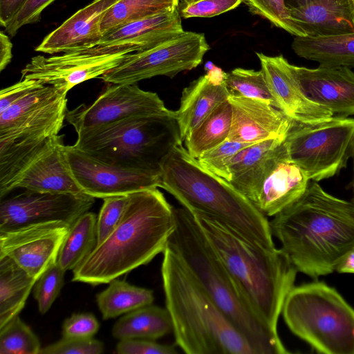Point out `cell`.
I'll return each mask as SVG.
<instances>
[{
	"label": "cell",
	"mask_w": 354,
	"mask_h": 354,
	"mask_svg": "<svg viewBox=\"0 0 354 354\" xmlns=\"http://www.w3.org/2000/svg\"><path fill=\"white\" fill-rule=\"evenodd\" d=\"M297 270L313 278L336 271L354 250V203L310 180L302 196L269 221Z\"/></svg>",
	"instance_id": "6da1fadb"
},
{
	"label": "cell",
	"mask_w": 354,
	"mask_h": 354,
	"mask_svg": "<svg viewBox=\"0 0 354 354\" xmlns=\"http://www.w3.org/2000/svg\"><path fill=\"white\" fill-rule=\"evenodd\" d=\"M175 227L174 207L158 187L128 194L118 224L73 270V281L92 286L109 283L147 264L163 253Z\"/></svg>",
	"instance_id": "7a4b0ae2"
},
{
	"label": "cell",
	"mask_w": 354,
	"mask_h": 354,
	"mask_svg": "<svg viewBox=\"0 0 354 354\" xmlns=\"http://www.w3.org/2000/svg\"><path fill=\"white\" fill-rule=\"evenodd\" d=\"M194 216L252 308L277 330L283 303L298 271L288 256L281 248L268 250L255 244L214 218Z\"/></svg>",
	"instance_id": "3957f363"
},
{
	"label": "cell",
	"mask_w": 354,
	"mask_h": 354,
	"mask_svg": "<svg viewBox=\"0 0 354 354\" xmlns=\"http://www.w3.org/2000/svg\"><path fill=\"white\" fill-rule=\"evenodd\" d=\"M176 227L167 246L211 299L248 341L256 354H287L277 330L254 312L230 276L194 214L174 207Z\"/></svg>",
	"instance_id": "277c9868"
},
{
	"label": "cell",
	"mask_w": 354,
	"mask_h": 354,
	"mask_svg": "<svg viewBox=\"0 0 354 354\" xmlns=\"http://www.w3.org/2000/svg\"><path fill=\"white\" fill-rule=\"evenodd\" d=\"M159 187L192 214L214 218L266 249L276 248L268 218L228 181L205 169L183 143L162 164Z\"/></svg>",
	"instance_id": "5b68a950"
},
{
	"label": "cell",
	"mask_w": 354,
	"mask_h": 354,
	"mask_svg": "<svg viewBox=\"0 0 354 354\" xmlns=\"http://www.w3.org/2000/svg\"><path fill=\"white\" fill-rule=\"evenodd\" d=\"M161 274L176 344L187 354H256L176 254L163 252Z\"/></svg>",
	"instance_id": "8992f818"
},
{
	"label": "cell",
	"mask_w": 354,
	"mask_h": 354,
	"mask_svg": "<svg viewBox=\"0 0 354 354\" xmlns=\"http://www.w3.org/2000/svg\"><path fill=\"white\" fill-rule=\"evenodd\" d=\"M77 149L122 168L160 172L172 150L183 143L175 111L133 116L77 132Z\"/></svg>",
	"instance_id": "52a82bcc"
},
{
	"label": "cell",
	"mask_w": 354,
	"mask_h": 354,
	"mask_svg": "<svg viewBox=\"0 0 354 354\" xmlns=\"http://www.w3.org/2000/svg\"><path fill=\"white\" fill-rule=\"evenodd\" d=\"M281 313L289 329L318 353L354 354V308L326 283L294 286Z\"/></svg>",
	"instance_id": "ba28073f"
},
{
	"label": "cell",
	"mask_w": 354,
	"mask_h": 354,
	"mask_svg": "<svg viewBox=\"0 0 354 354\" xmlns=\"http://www.w3.org/2000/svg\"><path fill=\"white\" fill-rule=\"evenodd\" d=\"M67 93L42 84L1 111L0 156L24 162L58 135L68 111Z\"/></svg>",
	"instance_id": "9c48e42d"
},
{
	"label": "cell",
	"mask_w": 354,
	"mask_h": 354,
	"mask_svg": "<svg viewBox=\"0 0 354 354\" xmlns=\"http://www.w3.org/2000/svg\"><path fill=\"white\" fill-rule=\"evenodd\" d=\"M353 140L354 118L334 115L316 123L293 121L285 142L291 159L319 182L346 167Z\"/></svg>",
	"instance_id": "30bf717a"
},
{
	"label": "cell",
	"mask_w": 354,
	"mask_h": 354,
	"mask_svg": "<svg viewBox=\"0 0 354 354\" xmlns=\"http://www.w3.org/2000/svg\"><path fill=\"white\" fill-rule=\"evenodd\" d=\"M209 49L203 33L185 31L153 48L130 53L100 78L108 84H136L159 75L172 78L196 68Z\"/></svg>",
	"instance_id": "8fae6325"
},
{
	"label": "cell",
	"mask_w": 354,
	"mask_h": 354,
	"mask_svg": "<svg viewBox=\"0 0 354 354\" xmlns=\"http://www.w3.org/2000/svg\"><path fill=\"white\" fill-rule=\"evenodd\" d=\"M109 84L91 104L67 111L66 120L76 133L129 117L173 113L157 93L144 91L136 84Z\"/></svg>",
	"instance_id": "7c38bea8"
},
{
	"label": "cell",
	"mask_w": 354,
	"mask_h": 354,
	"mask_svg": "<svg viewBox=\"0 0 354 354\" xmlns=\"http://www.w3.org/2000/svg\"><path fill=\"white\" fill-rule=\"evenodd\" d=\"M95 198L86 194L27 190L0 202V231L26 225L62 221L73 225L88 212Z\"/></svg>",
	"instance_id": "4fadbf2b"
},
{
	"label": "cell",
	"mask_w": 354,
	"mask_h": 354,
	"mask_svg": "<svg viewBox=\"0 0 354 354\" xmlns=\"http://www.w3.org/2000/svg\"><path fill=\"white\" fill-rule=\"evenodd\" d=\"M71 173L82 191L94 198H104L159 187V171L122 168L96 159L73 145H66Z\"/></svg>",
	"instance_id": "5bb4252c"
},
{
	"label": "cell",
	"mask_w": 354,
	"mask_h": 354,
	"mask_svg": "<svg viewBox=\"0 0 354 354\" xmlns=\"http://www.w3.org/2000/svg\"><path fill=\"white\" fill-rule=\"evenodd\" d=\"M71 225L51 221L0 231V257L12 259L37 280L57 261L60 248Z\"/></svg>",
	"instance_id": "9a60e30c"
},
{
	"label": "cell",
	"mask_w": 354,
	"mask_h": 354,
	"mask_svg": "<svg viewBox=\"0 0 354 354\" xmlns=\"http://www.w3.org/2000/svg\"><path fill=\"white\" fill-rule=\"evenodd\" d=\"M132 53L92 55L74 51L50 57L37 55L21 70V78L68 92L82 82L100 77Z\"/></svg>",
	"instance_id": "2e32d148"
},
{
	"label": "cell",
	"mask_w": 354,
	"mask_h": 354,
	"mask_svg": "<svg viewBox=\"0 0 354 354\" xmlns=\"http://www.w3.org/2000/svg\"><path fill=\"white\" fill-rule=\"evenodd\" d=\"M179 7L172 11L124 24L104 35L95 46L77 50L92 55L140 52L182 35Z\"/></svg>",
	"instance_id": "e0dca14e"
},
{
	"label": "cell",
	"mask_w": 354,
	"mask_h": 354,
	"mask_svg": "<svg viewBox=\"0 0 354 354\" xmlns=\"http://www.w3.org/2000/svg\"><path fill=\"white\" fill-rule=\"evenodd\" d=\"M277 108L292 120L316 123L334 116L328 109L309 99L301 89L290 64L283 55L256 53Z\"/></svg>",
	"instance_id": "ac0fdd59"
},
{
	"label": "cell",
	"mask_w": 354,
	"mask_h": 354,
	"mask_svg": "<svg viewBox=\"0 0 354 354\" xmlns=\"http://www.w3.org/2000/svg\"><path fill=\"white\" fill-rule=\"evenodd\" d=\"M64 136L50 138L14 180L10 192L27 190L85 194L75 181L66 156Z\"/></svg>",
	"instance_id": "d6986e66"
},
{
	"label": "cell",
	"mask_w": 354,
	"mask_h": 354,
	"mask_svg": "<svg viewBox=\"0 0 354 354\" xmlns=\"http://www.w3.org/2000/svg\"><path fill=\"white\" fill-rule=\"evenodd\" d=\"M232 119L227 139L257 143L286 139L293 121L280 109L260 100L230 96Z\"/></svg>",
	"instance_id": "ffe728a7"
},
{
	"label": "cell",
	"mask_w": 354,
	"mask_h": 354,
	"mask_svg": "<svg viewBox=\"0 0 354 354\" xmlns=\"http://www.w3.org/2000/svg\"><path fill=\"white\" fill-rule=\"evenodd\" d=\"M301 89L312 101L330 110L334 115H354V72L346 66L309 68L293 65Z\"/></svg>",
	"instance_id": "44dd1931"
},
{
	"label": "cell",
	"mask_w": 354,
	"mask_h": 354,
	"mask_svg": "<svg viewBox=\"0 0 354 354\" xmlns=\"http://www.w3.org/2000/svg\"><path fill=\"white\" fill-rule=\"evenodd\" d=\"M310 180L289 156L285 140L252 203L266 217H273L298 201Z\"/></svg>",
	"instance_id": "7402d4cb"
},
{
	"label": "cell",
	"mask_w": 354,
	"mask_h": 354,
	"mask_svg": "<svg viewBox=\"0 0 354 354\" xmlns=\"http://www.w3.org/2000/svg\"><path fill=\"white\" fill-rule=\"evenodd\" d=\"M119 0H94L49 33L35 48L46 54L70 53L95 46L102 39L101 21Z\"/></svg>",
	"instance_id": "603a6c76"
},
{
	"label": "cell",
	"mask_w": 354,
	"mask_h": 354,
	"mask_svg": "<svg viewBox=\"0 0 354 354\" xmlns=\"http://www.w3.org/2000/svg\"><path fill=\"white\" fill-rule=\"evenodd\" d=\"M288 10L305 36L354 32V0H313L303 6Z\"/></svg>",
	"instance_id": "cb8c5ba5"
},
{
	"label": "cell",
	"mask_w": 354,
	"mask_h": 354,
	"mask_svg": "<svg viewBox=\"0 0 354 354\" xmlns=\"http://www.w3.org/2000/svg\"><path fill=\"white\" fill-rule=\"evenodd\" d=\"M285 139H270L240 150L228 165V182L252 204Z\"/></svg>",
	"instance_id": "d4e9b609"
},
{
	"label": "cell",
	"mask_w": 354,
	"mask_h": 354,
	"mask_svg": "<svg viewBox=\"0 0 354 354\" xmlns=\"http://www.w3.org/2000/svg\"><path fill=\"white\" fill-rule=\"evenodd\" d=\"M225 84H215L205 75L192 82L182 92L180 106L175 111L183 141L221 103L227 100Z\"/></svg>",
	"instance_id": "484cf974"
},
{
	"label": "cell",
	"mask_w": 354,
	"mask_h": 354,
	"mask_svg": "<svg viewBox=\"0 0 354 354\" xmlns=\"http://www.w3.org/2000/svg\"><path fill=\"white\" fill-rule=\"evenodd\" d=\"M292 49L322 66L354 68V32L324 37H295Z\"/></svg>",
	"instance_id": "4316f807"
},
{
	"label": "cell",
	"mask_w": 354,
	"mask_h": 354,
	"mask_svg": "<svg viewBox=\"0 0 354 354\" xmlns=\"http://www.w3.org/2000/svg\"><path fill=\"white\" fill-rule=\"evenodd\" d=\"M171 332L173 326L167 308L152 304L127 313L112 328V335L119 340H157Z\"/></svg>",
	"instance_id": "83f0119b"
},
{
	"label": "cell",
	"mask_w": 354,
	"mask_h": 354,
	"mask_svg": "<svg viewBox=\"0 0 354 354\" xmlns=\"http://www.w3.org/2000/svg\"><path fill=\"white\" fill-rule=\"evenodd\" d=\"M36 281L12 259L0 257V328L24 308Z\"/></svg>",
	"instance_id": "f1b7e54d"
},
{
	"label": "cell",
	"mask_w": 354,
	"mask_h": 354,
	"mask_svg": "<svg viewBox=\"0 0 354 354\" xmlns=\"http://www.w3.org/2000/svg\"><path fill=\"white\" fill-rule=\"evenodd\" d=\"M97 216L86 212L71 225L59 252L57 263L65 271L73 270L97 244Z\"/></svg>",
	"instance_id": "f546056e"
},
{
	"label": "cell",
	"mask_w": 354,
	"mask_h": 354,
	"mask_svg": "<svg viewBox=\"0 0 354 354\" xmlns=\"http://www.w3.org/2000/svg\"><path fill=\"white\" fill-rule=\"evenodd\" d=\"M109 286L96 295V301L103 319L117 317L143 306L154 300L151 290L113 279Z\"/></svg>",
	"instance_id": "4dcf8cb0"
},
{
	"label": "cell",
	"mask_w": 354,
	"mask_h": 354,
	"mask_svg": "<svg viewBox=\"0 0 354 354\" xmlns=\"http://www.w3.org/2000/svg\"><path fill=\"white\" fill-rule=\"evenodd\" d=\"M232 110L227 100L218 105L184 140L188 153L198 159L228 138Z\"/></svg>",
	"instance_id": "1f68e13d"
},
{
	"label": "cell",
	"mask_w": 354,
	"mask_h": 354,
	"mask_svg": "<svg viewBox=\"0 0 354 354\" xmlns=\"http://www.w3.org/2000/svg\"><path fill=\"white\" fill-rule=\"evenodd\" d=\"M179 0H119L104 15L100 30L104 35L124 24L172 11Z\"/></svg>",
	"instance_id": "d6a6232c"
},
{
	"label": "cell",
	"mask_w": 354,
	"mask_h": 354,
	"mask_svg": "<svg viewBox=\"0 0 354 354\" xmlns=\"http://www.w3.org/2000/svg\"><path fill=\"white\" fill-rule=\"evenodd\" d=\"M225 84L230 96L260 100L277 108L261 69L234 68L226 73Z\"/></svg>",
	"instance_id": "836d02e7"
},
{
	"label": "cell",
	"mask_w": 354,
	"mask_h": 354,
	"mask_svg": "<svg viewBox=\"0 0 354 354\" xmlns=\"http://www.w3.org/2000/svg\"><path fill=\"white\" fill-rule=\"evenodd\" d=\"M37 336L19 317L0 328V354H39Z\"/></svg>",
	"instance_id": "e575fe53"
},
{
	"label": "cell",
	"mask_w": 354,
	"mask_h": 354,
	"mask_svg": "<svg viewBox=\"0 0 354 354\" xmlns=\"http://www.w3.org/2000/svg\"><path fill=\"white\" fill-rule=\"evenodd\" d=\"M254 15H259L277 28L295 37H304V32L292 20L284 0H243Z\"/></svg>",
	"instance_id": "d590c367"
},
{
	"label": "cell",
	"mask_w": 354,
	"mask_h": 354,
	"mask_svg": "<svg viewBox=\"0 0 354 354\" xmlns=\"http://www.w3.org/2000/svg\"><path fill=\"white\" fill-rule=\"evenodd\" d=\"M65 272L57 261L50 266L35 282L33 295L41 314L48 311L59 295L64 283Z\"/></svg>",
	"instance_id": "8d00e7d4"
},
{
	"label": "cell",
	"mask_w": 354,
	"mask_h": 354,
	"mask_svg": "<svg viewBox=\"0 0 354 354\" xmlns=\"http://www.w3.org/2000/svg\"><path fill=\"white\" fill-rule=\"evenodd\" d=\"M253 144L255 143L241 142L227 139L197 160L205 169L228 181V165L230 160L240 150Z\"/></svg>",
	"instance_id": "74e56055"
},
{
	"label": "cell",
	"mask_w": 354,
	"mask_h": 354,
	"mask_svg": "<svg viewBox=\"0 0 354 354\" xmlns=\"http://www.w3.org/2000/svg\"><path fill=\"white\" fill-rule=\"evenodd\" d=\"M103 200L97 218V245L102 243L118 224L124 211L128 195L110 196Z\"/></svg>",
	"instance_id": "f35d334b"
},
{
	"label": "cell",
	"mask_w": 354,
	"mask_h": 354,
	"mask_svg": "<svg viewBox=\"0 0 354 354\" xmlns=\"http://www.w3.org/2000/svg\"><path fill=\"white\" fill-rule=\"evenodd\" d=\"M104 350L103 342L93 337L62 336L59 341L41 348L39 354H100Z\"/></svg>",
	"instance_id": "ab89813d"
},
{
	"label": "cell",
	"mask_w": 354,
	"mask_h": 354,
	"mask_svg": "<svg viewBox=\"0 0 354 354\" xmlns=\"http://www.w3.org/2000/svg\"><path fill=\"white\" fill-rule=\"evenodd\" d=\"M243 0H197L180 3L179 11L185 19L212 17L238 7Z\"/></svg>",
	"instance_id": "60d3db41"
},
{
	"label": "cell",
	"mask_w": 354,
	"mask_h": 354,
	"mask_svg": "<svg viewBox=\"0 0 354 354\" xmlns=\"http://www.w3.org/2000/svg\"><path fill=\"white\" fill-rule=\"evenodd\" d=\"M100 324L91 313L72 315L62 325V336L66 337L89 338L98 331Z\"/></svg>",
	"instance_id": "b9f144b4"
},
{
	"label": "cell",
	"mask_w": 354,
	"mask_h": 354,
	"mask_svg": "<svg viewBox=\"0 0 354 354\" xmlns=\"http://www.w3.org/2000/svg\"><path fill=\"white\" fill-rule=\"evenodd\" d=\"M55 0H26L5 31L10 36H15L24 26L39 21L41 12Z\"/></svg>",
	"instance_id": "7bdbcfd3"
},
{
	"label": "cell",
	"mask_w": 354,
	"mask_h": 354,
	"mask_svg": "<svg viewBox=\"0 0 354 354\" xmlns=\"http://www.w3.org/2000/svg\"><path fill=\"white\" fill-rule=\"evenodd\" d=\"M118 354H175L177 351L172 345L157 343L156 340L130 339L120 340L116 345Z\"/></svg>",
	"instance_id": "ee69618b"
},
{
	"label": "cell",
	"mask_w": 354,
	"mask_h": 354,
	"mask_svg": "<svg viewBox=\"0 0 354 354\" xmlns=\"http://www.w3.org/2000/svg\"><path fill=\"white\" fill-rule=\"evenodd\" d=\"M41 85L42 84L35 80L21 78L18 82L1 89L0 92V112Z\"/></svg>",
	"instance_id": "f6af8a7d"
},
{
	"label": "cell",
	"mask_w": 354,
	"mask_h": 354,
	"mask_svg": "<svg viewBox=\"0 0 354 354\" xmlns=\"http://www.w3.org/2000/svg\"><path fill=\"white\" fill-rule=\"evenodd\" d=\"M26 0H0V24L7 28Z\"/></svg>",
	"instance_id": "bcb514c9"
},
{
	"label": "cell",
	"mask_w": 354,
	"mask_h": 354,
	"mask_svg": "<svg viewBox=\"0 0 354 354\" xmlns=\"http://www.w3.org/2000/svg\"><path fill=\"white\" fill-rule=\"evenodd\" d=\"M12 44L9 37L3 31L0 32V71L10 64L12 57Z\"/></svg>",
	"instance_id": "7dc6e473"
},
{
	"label": "cell",
	"mask_w": 354,
	"mask_h": 354,
	"mask_svg": "<svg viewBox=\"0 0 354 354\" xmlns=\"http://www.w3.org/2000/svg\"><path fill=\"white\" fill-rule=\"evenodd\" d=\"M206 73L205 74L209 81L218 85L225 84L226 73L221 68L216 66L209 62L205 65Z\"/></svg>",
	"instance_id": "c3c4849f"
},
{
	"label": "cell",
	"mask_w": 354,
	"mask_h": 354,
	"mask_svg": "<svg viewBox=\"0 0 354 354\" xmlns=\"http://www.w3.org/2000/svg\"><path fill=\"white\" fill-rule=\"evenodd\" d=\"M336 271L339 273H354V250L341 261Z\"/></svg>",
	"instance_id": "681fc988"
},
{
	"label": "cell",
	"mask_w": 354,
	"mask_h": 354,
	"mask_svg": "<svg viewBox=\"0 0 354 354\" xmlns=\"http://www.w3.org/2000/svg\"><path fill=\"white\" fill-rule=\"evenodd\" d=\"M313 0H284L286 6L288 8L303 6Z\"/></svg>",
	"instance_id": "f907efd6"
},
{
	"label": "cell",
	"mask_w": 354,
	"mask_h": 354,
	"mask_svg": "<svg viewBox=\"0 0 354 354\" xmlns=\"http://www.w3.org/2000/svg\"><path fill=\"white\" fill-rule=\"evenodd\" d=\"M351 158L353 159V177L351 182V187H352V191H353V197L351 201L354 203V140L351 145Z\"/></svg>",
	"instance_id": "816d5d0a"
},
{
	"label": "cell",
	"mask_w": 354,
	"mask_h": 354,
	"mask_svg": "<svg viewBox=\"0 0 354 354\" xmlns=\"http://www.w3.org/2000/svg\"><path fill=\"white\" fill-rule=\"evenodd\" d=\"M195 1H197V0H182V3H189V2Z\"/></svg>",
	"instance_id": "f5cc1de1"
}]
</instances>
